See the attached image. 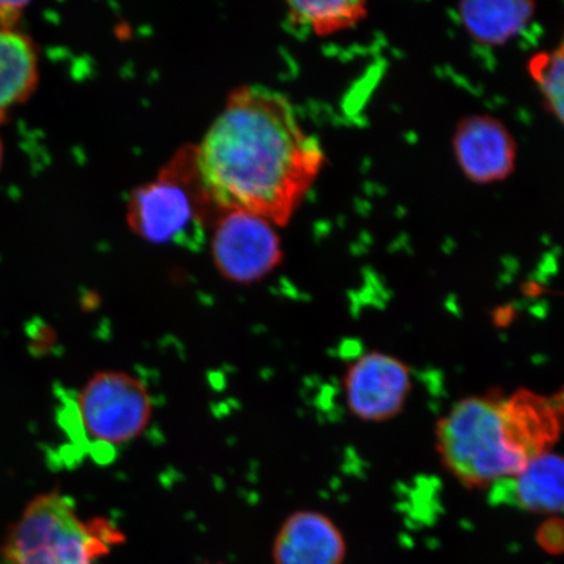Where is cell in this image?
Returning <instances> with one entry per match:
<instances>
[{
    "label": "cell",
    "instance_id": "cell-11",
    "mask_svg": "<svg viewBox=\"0 0 564 564\" xmlns=\"http://www.w3.org/2000/svg\"><path fill=\"white\" fill-rule=\"evenodd\" d=\"M499 484L512 490V502L524 511L549 517L564 512V456L552 451L534 457L518 475Z\"/></svg>",
    "mask_w": 564,
    "mask_h": 564
},
{
    "label": "cell",
    "instance_id": "cell-8",
    "mask_svg": "<svg viewBox=\"0 0 564 564\" xmlns=\"http://www.w3.org/2000/svg\"><path fill=\"white\" fill-rule=\"evenodd\" d=\"M453 145L458 167L477 185L502 182L517 167V141L496 117H465L456 127Z\"/></svg>",
    "mask_w": 564,
    "mask_h": 564
},
{
    "label": "cell",
    "instance_id": "cell-5",
    "mask_svg": "<svg viewBox=\"0 0 564 564\" xmlns=\"http://www.w3.org/2000/svg\"><path fill=\"white\" fill-rule=\"evenodd\" d=\"M220 214L197 172L195 147L180 151L158 178L138 187L127 204L130 228L144 241L159 245L200 243Z\"/></svg>",
    "mask_w": 564,
    "mask_h": 564
},
{
    "label": "cell",
    "instance_id": "cell-3",
    "mask_svg": "<svg viewBox=\"0 0 564 564\" xmlns=\"http://www.w3.org/2000/svg\"><path fill=\"white\" fill-rule=\"evenodd\" d=\"M59 399L58 421L70 447L94 457L137 441L153 420L147 384L122 370L98 371Z\"/></svg>",
    "mask_w": 564,
    "mask_h": 564
},
{
    "label": "cell",
    "instance_id": "cell-10",
    "mask_svg": "<svg viewBox=\"0 0 564 564\" xmlns=\"http://www.w3.org/2000/svg\"><path fill=\"white\" fill-rule=\"evenodd\" d=\"M464 30L477 44L502 46L523 33L535 17V4L521 0H477L458 4Z\"/></svg>",
    "mask_w": 564,
    "mask_h": 564
},
{
    "label": "cell",
    "instance_id": "cell-4",
    "mask_svg": "<svg viewBox=\"0 0 564 564\" xmlns=\"http://www.w3.org/2000/svg\"><path fill=\"white\" fill-rule=\"evenodd\" d=\"M121 533L105 520H84L74 500L58 491L34 498L2 546L6 564H95Z\"/></svg>",
    "mask_w": 564,
    "mask_h": 564
},
{
    "label": "cell",
    "instance_id": "cell-14",
    "mask_svg": "<svg viewBox=\"0 0 564 564\" xmlns=\"http://www.w3.org/2000/svg\"><path fill=\"white\" fill-rule=\"evenodd\" d=\"M528 70L545 105L564 126V32L558 45L532 56Z\"/></svg>",
    "mask_w": 564,
    "mask_h": 564
},
{
    "label": "cell",
    "instance_id": "cell-13",
    "mask_svg": "<svg viewBox=\"0 0 564 564\" xmlns=\"http://www.w3.org/2000/svg\"><path fill=\"white\" fill-rule=\"evenodd\" d=\"M368 17L365 2H293L288 3V19L293 26L308 28L327 37L350 30Z\"/></svg>",
    "mask_w": 564,
    "mask_h": 564
},
{
    "label": "cell",
    "instance_id": "cell-7",
    "mask_svg": "<svg viewBox=\"0 0 564 564\" xmlns=\"http://www.w3.org/2000/svg\"><path fill=\"white\" fill-rule=\"evenodd\" d=\"M343 390L352 417L386 422L403 411L412 391V372L398 357L368 351L348 366Z\"/></svg>",
    "mask_w": 564,
    "mask_h": 564
},
{
    "label": "cell",
    "instance_id": "cell-9",
    "mask_svg": "<svg viewBox=\"0 0 564 564\" xmlns=\"http://www.w3.org/2000/svg\"><path fill=\"white\" fill-rule=\"evenodd\" d=\"M347 542L326 513L295 511L281 524L273 541L274 564H344Z\"/></svg>",
    "mask_w": 564,
    "mask_h": 564
},
{
    "label": "cell",
    "instance_id": "cell-1",
    "mask_svg": "<svg viewBox=\"0 0 564 564\" xmlns=\"http://www.w3.org/2000/svg\"><path fill=\"white\" fill-rule=\"evenodd\" d=\"M195 160L218 209L249 212L284 227L314 186L326 156L284 95L243 86L232 91L195 147Z\"/></svg>",
    "mask_w": 564,
    "mask_h": 564
},
{
    "label": "cell",
    "instance_id": "cell-2",
    "mask_svg": "<svg viewBox=\"0 0 564 564\" xmlns=\"http://www.w3.org/2000/svg\"><path fill=\"white\" fill-rule=\"evenodd\" d=\"M564 427V391L554 399L528 390L458 401L435 427L441 462L458 482L486 488L518 475L552 451Z\"/></svg>",
    "mask_w": 564,
    "mask_h": 564
},
{
    "label": "cell",
    "instance_id": "cell-6",
    "mask_svg": "<svg viewBox=\"0 0 564 564\" xmlns=\"http://www.w3.org/2000/svg\"><path fill=\"white\" fill-rule=\"evenodd\" d=\"M212 227V260L225 280L256 284L281 264V239L265 218L245 210H224Z\"/></svg>",
    "mask_w": 564,
    "mask_h": 564
},
{
    "label": "cell",
    "instance_id": "cell-15",
    "mask_svg": "<svg viewBox=\"0 0 564 564\" xmlns=\"http://www.w3.org/2000/svg\"><path fill=\"white\" fill-rule=\"evenodd\" d=\"M538 544L550 555L564 554V519L550 517L535 532Z\"/></svg>",
    "mask_w": 564,
    "mask_h": 564
},
{
    "label": "cell",
    "instance_id": "cell-12",
    "mask_svg": "<svg viewBox=\"0 0 564 564\" xmlns=\"http://www.w3.org/2000/svg\"><path fill=\"white\" fill-rule=\"evenodd\" d=\"M37 75V58L31 42L0 26V117L31 94Z\"/></svg>",
    "mask_w": 564,
    "mask_h": 564
},
{
    "label": "cell",
    "instance_id": "cell-17",
    "mask_svg": "<svg viewBox=\"0 0 564 564\" xmlns=\"http://www.w3.org/2000/svg\"><path fill=\"white\" fill-rule=\"evenodd\" d=\"M0 161H2V144H0Z\"/></svg>",
    "mask_w": 564,
    "mask_h": 564
},
{
    "label": "cell",
    "instance_id": "cell-16",
    "mask_svg": "<svg viewBox=\"0 0 564 564\" xmlns=\"http://www.w3.org/2000/svg\"><path fill=\"white\" fill-rule=\"evenodd\" d=\"M25 4L20 2H0V18L6 21L17 19Z\"/></svg>",
    "mask_w": 564,
    "mask_h": 564
}]
</instances>
